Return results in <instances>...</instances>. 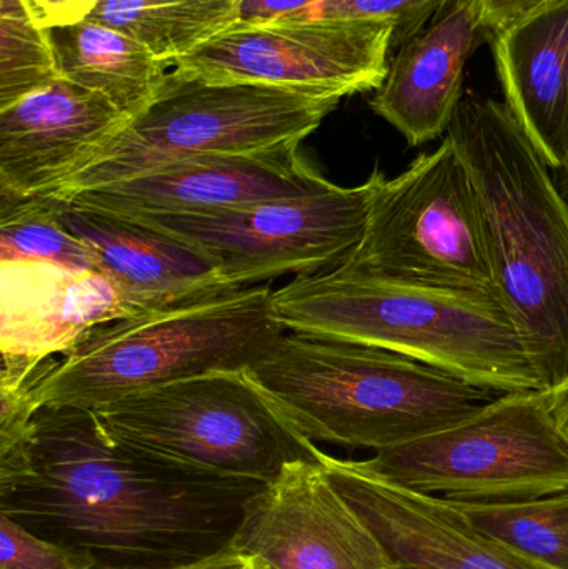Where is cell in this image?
Returning a JSON list of instances; mask_svg holds the SVG:
<instances>
[{
	"label": "cell",
	"instance_id": "obj_2",
	"mask_svg": "<svg viewBox=\"0 0 568 569\" xmlns=\"http://www.w3.org/2000/svg\"><path fill=\"white\" fill-rule=\"evenodd\" d=\"M479 200L500 300L544 391L568 383V203L506 102L467 96L447 129Z\"/></svg>",
	"mask_w": 568,
	"mask_h": 569
},
{
	"label": "cell",
	"instance_id": "obj_5",
	"mask_svg": "<svg viewBox=\"0 0 568 569\" xmlns=\"http://www.w3.org/2000/svg\"><path fill=\"white\" fill-rule=\"evenodd\" d=\"M310 441L386 450L449 427L499 395L432 365L292 331L247 370Z\"/></svg>",
	"mask_w": 568,
	"mask_h": 569
},
{
	"label": "cell",
	"instance_id": "obj_10",
	"mask_svg": "<svg viewBox=\"0 0 568 569\" xmlns=\"http://www.w3.org/2000/svg\"><path fill=\"white\" fill-rule=\"evenodd\" d=\"M392 36V22L379 19L239 20L177 60L172 76L342 100L382 86Z\"/></svg>",
	"mask_w": 568,
	"mask_h": 569
},
{
	"label": "cell",
	"instance_id": "obj_21",
	"mask_svg": "<svg viewBox=\"0 0 568 569\" xmlns=\"http://www.w3.org/2000/svg\"><path fill=\"white\" fill-rule=\"evenodd\" d=\"M89 20L132 37L173 66L239 22L240 0H100Z\"/></svg>",
	"mask_w": 568,
	"mask_h": 569
},
{
	"label": "cell",
	"instance_id": "obj_11",
	"mask_svg": "<svg viewBox=\"0 0 568 569\" xmlns=\"http://www.w3.org/2000/svg\"><path fill=\"white\" fill-rule=\"evenodd\" d=\"M376 183L377 169L362 186L306 199L137 220L212 257L230 287H252L342 266L362 242Z\"/></svg>",
	"mask_w": 568,
	"mask_h": 569
},
{
	"label": "cell",
	"instance_id": "obj_32",
	"mask_svg": "<svg viewBox=\"0 0 568 569\" xmlns=\"http://www.w3.org/2000/svg\"><path fill=\"white\" fill-rule=\"evenodd\" d=\"M552 177L557 189H559V192L562 193L564 199H566L568 203V159L564 169L554 170Z\"/></svg>",
	"mask_w": 568,
	"mask_h": 569
},
{
	"label": "cell",
	"instance_id": "obj_14",
	"mask_svg": "<svg viewBox=\"0 0 568 569\" xmlns=\"http://www.w3.org/2000/svg\"><path fill=\"white\" fill-rule=\"evenodd\" d=\"M332 487L367 525L392 567L412 569H547L484 533L454 501L407 490L360 461L320 451Z\"/></svg>",
	"mask_w": 568,
	"mask_h": 569
},
{
	"label": "cell",
	"instance_id": "obj_15",
	"mask_svg": "<svg viewBox=\"0 0 568 569\" xmlns=\"http://www.w3.org/2000/svg\"><path fill=\"white\" fill-rule=\"evenodd\" d=\"M0 393H13L53 355L136 310L99 270L39 262H0Z\"/></svg>",
	"mask_w": 568,
	"mask_h": 569
},
{
	"label": "cell",
	"instance_id": "obj_28",
	"mask_svg": "<svg viewBox=\"0 0 568 569\" xmlns=\"http://www.w3.org/2000/svg\"><path fill=\"white\" fill-rule=\"evenodd\" d=\"M30 19L46 30L76 26L92 16L100 0H22Z\"/></svg>",
	"mask_w": 568,
	"mask_h": 569
},
{
	"label": "cell",
	"instance_id": "obj_22",
	"mask_svg": "<svg viewBox=\"0 0 568 569\" xmlns=\"http://www.w3.org/2000/svg\"><path fill=\"white\" fill-rule=\"evenodd\" d=\"M456 505L510 550L547 569H568V490L520 503Z\"/></svg>",
	"mask_w": 568,
	"mask_h": 569
},
{
	"label": "cell",
	"instance_id": "obj_7",
	"mask_svg": "<svg viewBox=\"0 0 568 569\" xmlns=\"http://www.w3.org/2000/svg\"><path fill=\"white\" fill-rule=\"evenodd\" d=\"M360 465L454 503H520L568 490V443L542 390L499 395L469 417Z\"/></svg>",
	"mask_w": 568,
	"mask_h": 569
},
{
	"label": "cell",
	"instance_id": "obj_4",
	"mask_svg": "<svg viewBox=\"0 0 568 569\" xmlns=\"http://www.w3.org/2000/svg\"><path fill=\"white\" fill-rule=\"evenodd\" d=\"M273 311L287 330L393 351L496 395L544 391L512 317L486 295L339 266L273 291Z\"/></svg>",
	"mask_w": 568,
	"mask_h": 569
},
{
	"label": "cell",
	"instance_id": "obj_27",
	"mask_svg": "<svg viewBox=\"0 0 568 569\" xmlns=\"http://www.w3.org/2000/svg\"><path fill=\"white\" fill-rule=\"evenodd\" d=\"M474 2L479 12L480 23L492 37L550 12L557 7L567 6L568 0H474Z\"/></svg>",
	"mask_w": 568,
	"mask_h": 569
},
{
	"label": "cell",
	"instance_id": "obj_3",
	"mask_svg": "<svg viewBox=\"0 0 568 569\" xmlns=\"http://www.w3.org/2000/svg\"><path fill=\"white\" fill-rule=\"evenodd\" d=\"M286 333L267 284L212 291L102 325L40 365L19 390L0 393V438H19L40 407L97 410L199 375L247 371Z\"/></svg>",
	"mask_w": 568,
	"mask_h": 569
},
{
	"label": "cell",
	"instance_id": "obj_23",
	"mask_svg": "<svg viewBox=\"0 0 568 569\" xmlns=\"http://www.w3.org/2000/svg\"><path fill=\"white\" fill-rule=\"evenodd\" d=\"M0 262L96 270L86 243L60 222L52 197L0 196Z\"/></svg>",
	"mask_w": 568,
	"mask_h": 569
},
{
	"label": "cell",
	"instance_id": "obj_24",
	"mask_svg": "<svg viewBox=\"0 0 568 569\" xmlns=\"http://www.w3.org/2000/svg\"><path fill=\"white\" fill-rule=\"evenodd\" d=\"M60 77L50 30L30 19L22 0H0V110Z\"/></svg>",
	"mask_w": 568,
	"mask_h": 569
},
{
	"label": "cell",
	"instance_id": "obj_19",
	"mask_svg": "<svg viewBox=\"0 0 568 569\" xmlns=\"http://www.w3.org/2000/svg\"><path fill=\"white\" fill-rule=\"evenodd\" d=\"M510 112L549 169L568 159V3L490 37Z\"/></svg>",
	"mask_w": 568,
	"mask_h": 569
},
{
	"label": "cell",
	"instance_id": "obj_1",
	"mask_svg": "<svg viewBox=\"0 0 568 569\" xmlns=\"http://www.w3.org/2000/svg\"><path fill=\"white\" fill-rule=\"evenodd\" d=\"M269 483L217 477L113 437L89 408L40 407L0 451V513L86 551L99 569H153L227 550Z\"/></svg>",
	"mask_w": 568,
	"mask_h": 569
},
{
	"label": "cell",
	"instance_id": "obj_18",
	"mask_svg": "<svg viewBox=\"0 0 568 569\" xmlns=\"http://www.w3.org/2000/svg\"><path fill=\"white\" fill-rule=\"evenodd\" d=\"M489 32L474 0H452L436 19L397 49L370 109L396 127L410 147L447 133L462 97L467 60Z\"/></svg>",
	"mask_w": 568,
	"mask_h": 569
},
{
	"label": "cell",
	"instance_id": "obj_13",
	"mask_svg": "<svg viewBox=\"0 0 568 569\" xmlns=\"http://www.w3.org/2000/svg\"><path fill=\"white\" fill-rule=\"evenodd\" d=\"M333 186L307 162L300 143H287L262 152L190 157L66 202L142 219L306 199Z\"/></svg>",
	"mask_w": 568,
	"mask_h": 569
},
{
	"label": "cell",
	"instance_id": "obj_31",
	"mask_svg": "<svg viewBox=\"0 0 568 569\" xmlns=\"http://www.w3.org/2000/svg\"><path fill=\"white\" fill-rule=\"evenodd\" d=\"M547 395H549V407L554 421L568 443V383L557 390L547 391Z\"/></svg>",
	"mask_w": 568,
	"mask_h": 569
},
{
	"label": "cell",
	"instance_id": "obj_26",
	"mask_svg": "<svg viewBox=\"0 0 568 569\" xmlns=\"http://www.w3.org/2000/svg\"><path fill=\"white\" fill-rule=\"evenodd\" d=\"M0 569H99L86 551L40 538L0 513Z\"/></svg>",
	"mask_w": 568,
	"mask_h": 569
},
{
	"label": "cell",
	"instance_id": "obj_20",
	"mask_svg": "<svg viewBox=\"0 0 568 569\" xmlns=\"http://www.w3.org/2000/svg\"><path fill=\"white\" fill-rule=\"evenodd\" d=\"M60 76L102 93L130 119L156 102L169 86L172 63L142 43L93 20L50 30Z\"/></svg>",
	"mask_w": 568,
	"mask_h": 569
},
{
	"label": "cell",
	"instance_id": "obj_29",
	"mask_svg": "<svg viewBox=\"0 0 568 569\" xmlns=\"http://www.w3.org/2000/svg\"><path fill=\"white\" fill-rule=\"evenodd\" d=\"M319 2L322 0H240V20L270 22V20L293 19Z\"/></svg>",
	"mask_w": 568,
	"mask_h": 569
},
{
	"label": "cell",
	"instance_id": "obj_9",
	"mask_svg": "<svg viewBox=\"0 0 568 569\" xmlns=\"http://www.w3.org/2000/svg\"><path fill=\"white\" fill-rule=\"evenodd\" d=\"M342 266L502 303L476 189L449 137L396 179L377 169L366 233Z\"/></svg>",
	"mask_w": 568,
	"mask_h": 569
},
{
	"label": "cell",
	"instance_id": "obj_6",
	"mask_svg": "<svg viewBox=\"0 0 568 569\" xmlns=\"http://www.w3.org/2000/svg\"><path fill=\"white\" fill-rule=\"evenodd\" d=\"M93 411L113 437L217 477L270 483L320 451L247 371L199 375Z\"/></svg>",
	"mask_w": 568,
	"mask_h": 569
},
{
	"label": "cell",
	"instance_id": "obj_25",
	"mask_svg": "<svg viewBox=\"0 0 568 569\" xmlns=\"http://www.w3.org/2000/svg\"><path fill=\"white\" fill-rule=\"evenodd\" d=\"M450 2L452 0H322L300 17L389 20L393 26L392 50H397L422 32Z\"/></svg>",
	"mask_w": 568,
	"mask_h": 569
},
{
	"label": "cell",
	"instance_id": "obj_33",
	"mask_svg": "<svg viewBox=\"0 0 568 569\" xmlns=\"http://www.w3.org/2000/svg\"><path fill=\"white\" fill-rule=\"evenodd\" d=\"M390 569H412V568H403V567H392Z\"/></svg>",
	"mask_w": 568,
	"mask_h": 569
},
{
	"label": "cell",
	"instance_id": "obj_12",
	"mask_svg": "<svg viewBox=\"0 0 568 569\" xmlns=\"http://www.w3.org/2000/svg\"><path fill=\"white\" fill-rule=\"evenodd\" d=\"M230 548L262 569L392 568L319 457L287 465L247 501Z\"/></svg>",
	"mask_w": 568,
	"mask_h": 569
},
{
	"label": "cell",
	"instance_id": "obj_8",
	"mask_svg": "<svg viewBox=\"0 0 568 569\" xmlns=\"http://www.w3.org/2000/svg\"><path fill=\"white\" fill-rule=\"evenodd\" d=\"M339 103L273 87L182 80L170 72L162 96L50 197L70 199L190 157L302 143Z\"/></svg>",
	"mask_w": 568,
	"mask_h": 569
},
{
	"label": "cell",
	"instance_id": "obj_16",
	"mask_svg": "<svg viewBox=\"0 0 568 569\" xmlns=\"http://www.w3.org/2000/svg\"><path fill=\"white\" fill-rule=\"evenodd\" d=\"M102 93L57 79L0 110V196L50 197L129 126Z\"/></svg>",
	"mask_w": 568,
	"mask_h": 569
},
{
	"label": "cell",
	"instance_id": "obj_30",
	"mask_svg": "<svg viewBox=\"0 0 568 569\" xmlns=\"http://www.w3.org/2000/svg\"><path fill=\"white\" fill-rule=\"evenodd\" d=\"M153 569H262L256 561L243 557L239 551L227 548L219 553L210 557L199 558V560L186 561V563L172 565V567Z\"/></svg>",
	"mask_w": 568,
	"mask_h": 569
},
{
	"label": "cell",
	"instance_id": "obj_17",
	"mask_svg": "<svg viewBox=\"0 0 568 569\" xmlns=\"http://www.w3.org/2000/svg\"><path fill=\"white\" fill-rule=\"evenodd\" d=\"M56 202L60 222L86 243L96 270L112 280L137 315L239 288L226 282L212 257L172 233L130 217Z\"/></svg>",
	"mask_w": 568,
	"mask_h": 569
}]
</instances>
